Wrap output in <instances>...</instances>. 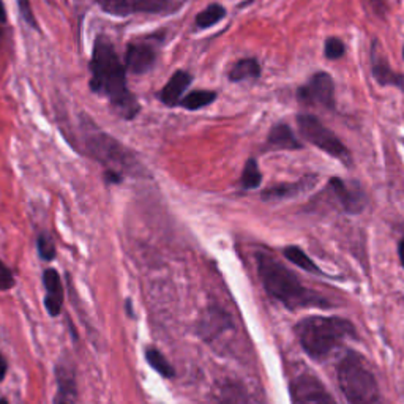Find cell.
Wrapping results in <instances>:
<instances>
[{"label": "cell", "instance_id": "cell-26", "mask_svg": "<svg viewBox=\"0 0 404 404\" xmlns=\"http://www.w3.org/2000/svg\"><path fill=\"white\" fill-rule=\"evenodd\" d=\"M15 286V278L13 273L8 269L7 265L0 263V290H7Z\"/></svg>", "mask_w": 404, "mask_h": 404}, {"label": "cell", "instance_id": "cell-3", "mask_svg": "<svg viewBox=\"0 0 404 404\" xmlns=\"http://www.w3.org/2000/svg\"><path fill=\"white\" fill-rule=\"evenodd\" d=\"M295 334L302 349L314 360L325 357L355 336L354 325L348 319L336 316H308L295 325Z\"/></svg>", "mask_w": 404, "mask_h": 404}, {"label": "cell", "instance_id": "cell-20", "mask_svg": "<svg viewBox=\"0 0 404 404\" xmlns=\"http://www.w3.org/2000/svg\"><path fill=\"white\" fill-rule=\"evenodd\" d=\"M286 259H289L290 263L295 264L297 267H300L305 272H310V273H316V275H323V270L319 269V267L313 263V261L308 258V254L300 249L299 247H286L283 251Z\"/></svg>", "mask_w": 404, "mask_h": 404}, {"label": "cell", "instance_id": "cell-30", "mask_svg": "<svg viewBox=\"0 0 404 404\" xmlns=\"http://www.w3.org/2000/svg\"><path fill=\"white\" fill-rule=\"evenodd\" d=\"M253 2H254V0H247V2H245V3H243V7H245V5H249V3H253Z\"/></svg>", "mask_w": 404, "mask_h": 404}, {"label": "cell", "instance_id": "cell-14", "mask_svg": "<svg viewBox=\"0 0 404 404\" xmlns=\"http://www.w3.org/2000/svg\"><path fill=\"white\" fill-rule=\"evenodd\" d=\"M371 63H373V75L379 84L396 86L400 87L401 91H404V76L390 68L387 61H385L381 52L376 49V45H374L371 51Z\"/></svg>", "mask_w": 404, "mask_h": 404}, {"label": "cell", "instance_id": "cell-28", "mask_svg": "<svg viewBox=\"0 0 404 404\" xmlns=\"http://www.w3.org/2000/svg\"><path fill=\"white\" fill-rule=\"evenodd\" d=\"M7 370H8V365H7V360L2 354H0V382L3 381L5 376H7Z\"/></svg>", "mask_w": 404, "mask_h": 404}, {"label": "cell", "instance_id": "cell-19", "mask_svg": "<svg viewBox=\"0 0 404 404\" xmlns=\"http://www.w3.org/2000/svg\"><path fill=\"white\" fill-rule=\"evenodd\" d=\"M224 16H226V8L223 7V5L212 3L207 8L202 10L198 16H196L194 24H196V27L201 29V31H204V29L215 26V24L224 20Z\"/></svg>", "mask_w": 404, "mask_h": 404}, {"label": "cell", "instance_id": "cell-2", "mask_svg": "<svg viewBox=\"0 0 404 404\" xmlns=\"http://www.w3.org/2000/svg\"><path fill=\"white\" fill-rule=\"evenodd\" d=\"M258 273L267 294L281 302L289 310L306 306H327V300L313 290L306 289L281 263L267 253H258Z\"/></svg>", "mask_w": 404, "mask_h": 404}, {"label": "cell", "instance_id": "cell-18", "mask_svg": "<svg viewBox=\"0 0 404 404\" xmlns=\"http://www.w3.org/2000/svg\"><path fill=\"white\" fill-rule=\"evenodd\" d=\"M217 100V92L212 91H193L180 100V106L188 111H198L212 104Z\"/></svg>", "mask_w": 404, "mask_h": 404}, {"label": "cell", "instance_id": "cell-4", "mask_svg": "<svg viewBox=\"0 0 404 404\" xmlns=\"http://www.w3.org/2000/svg\"><path fill=\"white\" fill-rule=\"evenodd\" d=\"M336 378L349 404H382L379 384L362 354L348 350L338 362Z\"/></svg>", "mask_w": 404, "mask_h": 404}, {"label": "cell", "instance_id": "cell-8", "mask_svg": "<svg viewBox=\"0 0 404 404\" xmlns=\"http://www.w3.org/2000/svg\"><path fill=\"white\" fill-rule=\"evenodd\" d=\"M297 98L300 103L310 106H320V108H335V82L329 73H316L311 79L302 86L297 92Z\"/></svg>", "mask_w": 404, "mask_h": 404}, {"label": "cell", "instance_id": "cell-27", "mask_svg": "<svg viewBox=\"0 0 404 404\" xmlns=\"http://www.w3.org/2000/svg\"><path fill=\"white\" fill-rule=\"evenodd\" d=\"M5 26H7V11H5L2 0H0V38L3 37Z\"/></svg>", "mask_w": 404, "mask_h": 404}, {"label": "cell", "instance_id": "cell-25", "mask_svg": "<svg viewBox=\"0 0 404 404\" xmlns=\"http://www.w3.org/2000/svg\"><path fill=\"white\" fill-rule=\"evenodd\" d=\"M38 253L41 259H45V261H52L56 256L54 242H52L46 234H41L38 237Z\"/></svg>", "mask_w": 404, "mask_h": 404}, {"label": "cell", "instance_id": "cell-12", "mask_svg": "<svg viewBox=\"0 0 404 404\" xmlns=\"http://www.w3.org/2000/svg\"><path fill=\"white\" fill-rule=\"evenodd\" d=\"M43 283L46 289L45 297V306L51 316H59L63 306V286L59 277L57 270L47 269L45 270Z\"/></svg>", "mask_w": 404, "mask_h": 404}, {"label": "cell", "instance_id": "cell-22", "mask_svg": "<svg viewBox=\"0 0 404 404\" xmlns=\"http://www.w3.org/2000/svg\"><path fill=\"white\" fill-rule=\"evenodd\" d=\"M261 180H263V174H261V171L258 168L256 160L249 158L245 164V168H243V172H242V180H240L242 187L247 188V189H253V188L259 187Z\"/></svg>", "mask_w": 404, "mask_h": 404}, {"label": "cell", "instance_id": "cell-1", "mask_svg": "<svg viewBox=\"0 0 404 404\" xmlns=\"http://www.w3.org/2000/svg\"><path fill=\"white\" fill-rule=\"evenodd\" d=\"M91 88L109 101L112 109L125 121H133L139 112V103L127 84V68L121 62L112 41L98 35L91 59Z\"/></svg>", "mask_w": 404, "mask_h": 404}, {"label": "cell", "instance_id": "cell-17", "mask_svg": "<svg viewBox=\"0 0 404 404\" xmlns=\"http://www.w3.org/2000/svg\"><path fill=\"white\" fill-rule=\"evenodd\" d=\"M229 81L240 82L245 79H254L261 76V65L256 59H242L235 62L229 70Z\"/></svg>", "mask_w": 404, "mask_h": 404}, {"label": "cell", "instance_id": "cell-6", "mask_svg": "<svg viewBox=\"0 0 404 404\" xmlns=\"http://www.w3.org/2000/svg\"><path fill=\"white\" fill-rule=\"evenodd\" d=\"M297 125H299V132L310 144L316 146L320 150L329 153L330 157L340 160L341 163L350 166L352 158L346 148V146L338 139V136L330 132L329 128L324 127L318 117L302 114L297 117Z\"/></svg>", "mask_w": 404, "mask_h": 404}, {"label": "cell", "instance_id": "cell-5", "mask_svg": "<svg viewBox=\"0 0 404 404\" xmlns=\"http://www.w3.org/2000/svg\"><path fill=\"white\" fill-rule=\"evenodd\" d=\"M87 152L97 162L108 166V169L117 172H134L139 168L138 160L132 152L112 136L106 133H93L86 141Z\"/></svg>", "mask_w": 404, "mask_h": 404}, {"label": "cell", "instance_id": "cell-13", "mask_svg": "<svg viewBox=\"0 0 404 404\" xmlns=\"http://www.w3.org/2000/svg\"><path fill=\"white\" fill-rule=\"evenodd\" d=\"M193 82V76L188 73L185 70H179L176 71L174 75L171 76V79L166 82V86L162 88L160 92V101L166 106H177L180 104L182 95L187 88L192 86Z\"/></svg>", "mask_w": 404, "mask_h": 404}, {"label": "cell", "instance_id": "cell-10", "mask_svg": "<svg viewBox=\"0 0 404 404\" xmlns=\"http://www.w3.org/2000/svg\"><path fill=\"white\" fill-rule=\"evenodd\" d=\"M157 62V51L146 43H130L125 52V68L136 76L144 75Z\"/></svg>", "mask_w": 404, "mask_h": 404}, {"label": "cell", "instance_id": "cell-15", "mask_svg": "<svg viewBox=\"0 0 404 404\" xmlns=\"http://www.w3.org/2000/svg\"><path fill=\"white\" fill-rule=\"evenodd\" d=\"M314 182H316V177L308 176V177H305V179H302L295 183H281V185H277V187L265 189V192L263 193V198L265 201L294 198V196H299L300 193L310 189L314 185Z\"/></svg>", "mask_w": 404, "mask_h": 404}, {"label": "cell", "instance_id": "cell-9", "mask_svg": "<svg viewBox=\"0 0 404 404\" xmlns=\"http://www.w3.org/2000/svg\"><path fill=\"white\" fill-rule=\"evenodd\" d=\"M293 404H338L324 384L313 374L303 373L290 382Z\"/></svg>", "mask_w": 404, "mask_h": 404}, {"label": "cell", "instance_id": "cell-21", "mask_svg": "<svg viewBox=\"0 0 404 404\" xmlns=\"http://www.w3.org/2000/svg\"><path fill=\"white\" fill-rule=\"evenodd\" d=\"M146 360H147V364L150 365L157 373L162 374L163 378H172L176 374L174 368H172V365L168 360H166L164 355L157 349L148 348L146 350Z\"/></svg>", "mask_w": 404, "mask_h": 404}, {"label": "cell", "instance_id": "cell-7", "mask_svg": "<svg viewBox=\"0 0 404 404\" xmlns=\"http://www.w3.org/2000/svg\"><path fill=\"white\" fill-rule=\"evenodd\" d=\"M98 7L112 16H130L136 13H166L177 8L174 0H97Z\"/></svg>", "mask_w": 404, "mask_h": 404}, {"label": "cell", "instance_id": "cell-11", "mask_svg": "<svg viewBox=\"0 0 404 404\" xmlns=\"http://www.w3.org/2000/svg\"><path fill=\"white\" fill-rule=\"evenodd\" d=\"M330 188L335 193L338 202L348 213H360L366 204L365 194L355 183H348L338 177L330 180Z\"/></svg>", "mask_w": 404, "mask_h": 404}, {"label": "cell", "instance_id": "cell-31", "mask_svg": "<svg viewBox=\"0 0 404 404\" xmlns=\"http://www.w3.org/2000/svg\"><path fill=\"white\" fill-rule=\"evenodd\" d=\"M0 404H8L7 400H0Z\"/></svg>", "mask_w": 404, "mask_h": 404}, {"label": "cell", "instance_id": "cell-23", "mask_svg": "<svg viewBox=\"0 0 404 404\" xmlns=\"http://www.w3.org/2000/svg\"><path fill=\"white\" fill-rule=\"evenodd\" d=\"M17 8H20V13L22 16V20L27 22V26L40 32V24L33 15L31 0H17Z\"/></svg>", "mask_w": 404, "mask_h": 404}, {"label": "cell", "instance_id": "cell-29", "mask_svg": "<svg viewBox=\"0 0 404 404\" xmlns=\"http://www.w3.org/2000/svg\"><path fill=\"white\" fill-rule=\"evenodd\" d=\"M398 254H400L401 265L404 267V239H401V242H400V247H398Z\"/></svg>", "mask_w": 404, "mask_h": 404}, {"label": "cell", "instance_id": "cell-24", "mask_svg": "<svg viewBox=\"0 0 404 404\" xmlns=\"http://www.w3.org/2000/svg\"><path fill=\"white\" fill-rule=\"evenodd\" d=\"M324 51H325L327 59H330V61H336V59L343 57V54H344V43L340 38L330 37V38H327V41H325Z\"/></svg>", "mask_w": 404, "mask_h": 404}, {"label": "cell", "instance_id": "cell-16", "mask_svg": "<svg viewBox=\"0 0 404 404\" xmlns=\"http://www.w3.org/2000/svg\"><path fill=\"white\" fill-rule=\"evenodd\" d=\"M267 144L273 148H283V150H299L303 147L302 142L295 138L293 130L284 123H278L270 130Z\"/></svg>", "mask_w": 404, "mask_h": 404}]
</instances>
